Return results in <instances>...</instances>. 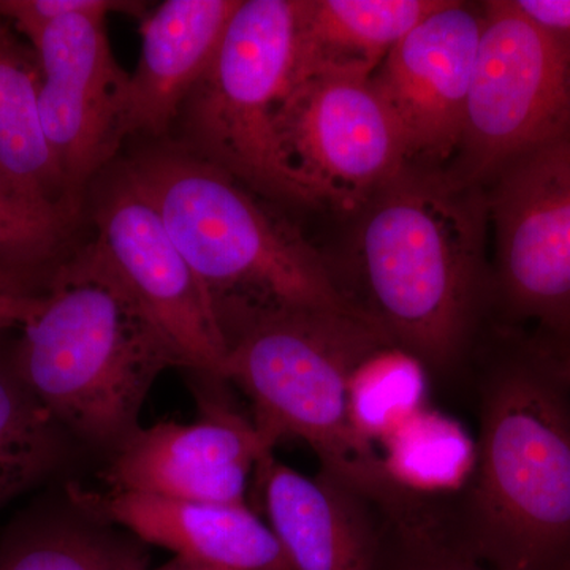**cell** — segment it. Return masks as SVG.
<instances>
[{
    "mask_svg": "<svg viewBox=\"0 0 570 570\" xmlns=\"http://www.w3.org/2000/svg\"><path fill=\"white\" fill-rule=\"evenodd\" d=\"M105 20L71 14L28 40L39 59L41 127L75 208L127 138L129 75L112 55Z\"/></svg>",
    "mask_w": 570,
    "mask_h": 570,
    "instance_id": "8fae6325",
    "label": "cell"
},
{
    "mask_svg": "<svg viewBox=\"0 0 570 570\" xmlns=\"http://www.w3.org/2000/svg\"><path fill=\"white\" fill-rule=\"evenodd\" d=\"M13 351L22 381L70 438L116 450L181 356L89 245L52 269L47 299Z\"/></svg>",
    "mask_w": 570,
    "mask_h": 570,
    "instance_id": "277c9868",
    "label": "cell"
},
{
    "mask_svg": "<svg viewBox=\"0 0 570 570\" xmlns=\"http://www.w3.org/2000/svg\"><path fill=\"white\" fill-rule=\"evenodd\" d=\"M71 505L105 527L214 570H294L275 532L247 504H214L70 485Z\"/></svg>",
    "mask_w": 570,
    "mask_h": 570,
    "instance_id": "9a60e30c",
    "label": "cell"
},
{
    "mask_svg": "<svg viewBox=\"0 0 570 570\" xmlns=\"http://www.w3.org/2000/svg\"><path fill=\"white\" fill-rule=\"evenodd\" d=\"M385 474L401 493L425 502L459 498L475 472L478 441L459 419L423 407L381 442Z\"/></svg>",
    "mask_w": 570,
    "mask_h": 570,
    "instance_id": "d6986e66",
    "label": "cell"
},
{
    "mask_svg": "<svg viewBox=\"0 0 570 570\" xmlns=\"http://www.w3.org/2000/svg\"><path fill=\"white\" fill-rule=\"evenodd\" d=\"M242 0H167L141 18V52L129 75L126 137H163L219 51Z\"/></svg>",
    "mask_w": 570,
    "mask_h": 570,
    "instance_id": "2e32d148",
    "label": "cell"
},
{
    "mask_svg": "<svg viewBox=\"0 0 570 570\" xmlns=\"http://www.w3.org/2000/svg\"><path fill=\"white\" fill-rule=\"evenodd\" d=\"M483 28L453 178L479 186L570 137V51L515 0L482 3Z\"/></svg>",
    "mask_w": 570,
    "mask_h": 570,
    "instance_id": "52a82bcc",
    "label": "cell"
},
{
    "mask_svg": "<svg viewBox=\"0 0 570 570\" xmlns=\"http://www.w3.org/2000/svg\"><path fill=\"white\" fill-rule=\"evenodd\" d=\"M445 0H296L292 81L321 70L373 75Z\"/></svg>",
    "mask_w": 570,
    "mask_h": 570,
    "instance_id": "ac0fdd59",
    "label": "cell"
},
{
    "mask_svg": "<svg viewBox=\"0 0 570 570\" xmlns=\"http://www.w3.org/2000/svg\"><path fill=\"white\" fill-rule=\"evenodd\" d=\"M69 434L0 355V509L48 478L67 453Z\"/></svg>",
    "mask_w": 570,
    "mask_h": 570,
    "instance_id": "ffe728a7",
    "label": "cell"
},
{
    "mask_svg": "<svg viewBox=\"0 0 570 570\" xmlns=\"http://www.w3.org/2000/svg\"><path fill=\"white\" fill-rule=\"evenodd\" d=\"M146 3L124 0H0V17L26 39H32L40 29L71 14L111 13L145 17Z\"/></svg>",
    "mask_w": 570,
    "mask_h": 570,
    "instance_id": "cb8c5ba5",
    "label": "cell"
},
{
    "mask_svg": "<svg viewBox=\"0 0 570 570\" xmlns=\"http://www.w3.org/2000/svg\"><path fill=\"white\" fill-rule=\"evenodd\" d=\"M487 198L497 235L493 306L509 326L570 337V137L499 171Z\"/></svg>",
    "mask_w": 570,
    "mask_h": 570,
    "instance_id": "9c48e42d",
    "label": "cell"
},
{
    "mask_svg": "<svg viewBox=\"0 0 570 570\" xmlns=\"http://www.w3.org/2000/svg\"><path fill=\"white\" fill-rule=\"evenodd\" d=\"M67 225L0 189V266L45 272L58 253Z\"/></svg>",
    "mask_w": 570,
    "mask_h": 570,
    "instance_id": "603a6c76",
    "label": "cell"
},
{
    "mask_svg": "<svg viewBox=\"0 0 570 570\" xmlns=\"http://www.w3.org/2000/svg\"><path fill=\"white\" fill-rule=\"evenodd\" d=\"M352 305L431 376L466 366L483 307L487 197L450 174L409 164L358 212Z\"/></svg>",
    "mask_w": 570,
    "mask_h": 570,
    "instance_id": "6da1fadb",
    "label": "cell"
},
{
    "mask_svg": "<svg viewBox=\"0 0 570 570\" xmlns=\"http://www.w3.org/2000/svg\"><path fill=\"white\" fill-rule=\"evenodd\" d=\"M268 453L253 417L216 406L193 423L138 428L112 450L104 480L110 490L246 504L247 480Z\"/></svg>",
    "mask_w": 570,
    "mask_h": 570,
    "instance_id": "4fadbf2b",
    "label": "cell"
},
{
    "mask_svg": "<svg viewBox=\"0 0 570 570\" xmlns=\"http://www.w3.org/2000/svg\"><path fill=\"white\" fill-rule=\"evenodd\" d=\"M540 343L546 347L547 354L550 355L551 362L557 367L561 377L570 385V337H553L539 335Z\"/></svg>",
    "mask_w": 570,
    "mask_h": 570,
    "instance_id": "83f0119b",
    "label": "cell"
},
{
    "mask_svg": "<svg viewBox=\"0 0 570 570\" xmlns=\"http://www.w3.org/2000/svg\"><path fill=\"white\" fill-rule=\"evenodd\" d=\"M254 478L292 569L381 570L389 524L365 494L322 469L302 474L273 453L258 461Z\"/></svg>",
    "mask_w": 570,
    "mask_h": 570,
    "instance_id": "5bb4252c",
    "label": "cell"
},
{
    "mask_svg": "<svg viewBox=\"0 0 570 570\" xmlns=\"http://www.w3.org/2000/svg\"><path fill=\"white\" fill-rule=\"evenodd\" d=\"M14 32L0 17V189L70 224L77 208L40 121L39 59Z\"/></svg>",
    "mask_w": 570,
    "mask_h": 570,
    "instance_id": "e0dca14e",
    "label": "cell"
},
{
    "mask_svg": "<svg viewBox=\"0 0 570 570\" xmlns=\"http://www.w3.org/2000/svg\"><path fill=\"white\" fill-rule=\"evenodd\" d=\"M475 381L478 464L449 542L502 570H570V385L538 335H502Z\"/></svg>",
    "mask_w": 570,
    "mask_h": 570,
    "instance_id": "7a4b0ae2",
    "label": "cell"
},
{
    "mask_svg": "<svg viewBox=\"0 0 570 570\" xmlns=\"http://www.w3.org/2000/svg\"><path fill=\"white\" fill-rule=\"evenodd\" d=\"M387 344L360 314L285 311L230 337L225 381L249 397L255 426L273 449L283 439H302L322 471L365 494L390 527L403 530L422 519L425 504L392 485L376 448L356 438L347 414L352 371Z\"/></svg>",
    "mask_w": 570,
    "mask_h": 570,
    "instance_id": "5b68a950",
    "label": "cell"
},
{
    "mask_svg": "<svg viewBox=\"0 0 570 570\" xmlns=\"http://www.w3.org/2000/svg\"><path fill=\"white\" fill-rule=\"evenodd\" d=\"M124 170L204 285L225 343L250 322L285 311L363 316L294 225L228 171L183 145L146 149Z\"/></svg>",
    "mask_w": 570,
    "mask_h": 570,
    "instance_id": "3957f363",
    "label": "cell"
},
{
    "mask_svg": "<svg viewBox=\"0 0 570 570\" xmlns=\"http://www.w3.org/2000/svg\"><path fill=\"white\" fill-rule=\"evenodd\" d=\"M295 32L296 0H242L178 119L184 148L255 194L316 206L288 167L276 130L294 71Z\"/></svg>",
    "mask_w": 570,
    "mask_h": 570,
    "instance_id": "8992f818",
    "label": "cell"
},
{
    "mask_svg": "<svg viewBox=\"0 0 570 570\" xmlns=\"http://www.w3.org/2000/svg\"><path fill=\"white\" fill-rule=\"evenodd\" d=\"M104 528L81 513L28 521L0 542V570H127L148 561L137 543Z\"/></svg>",
    "mask_w": 570,
    "mask_h": 570,
    "instance_id": "44dd1931",
    "label": "cell"
},
{
    "mask_svg": "<svg viewBox=\"0 0 570 570\" xmlns=\"http://www.w3.org/2000/svg\"><path fill=\"white\" fill-rule=\"evenodd\" d=\"M92 242L184 367L225 381L228 348L204 285L175 245L163 217L127 171H119L94 213Z\"/></svg>",
    "mask_w": 570,
    "mask_h": 570,
    "instance_id": "30bf717a",
    "label": "cell"
},
{
    "mask_svg": "<svg viewBox=\"0 0 570 570\" xmlns=\"http://www.w3.org/2000/svg\"><path fill=\"white\" fill-rule=\"evenodd\" d=\"M517 7L570 51V0H515Z\"/></svg>",
    "mask_w": 570,
    "mask_h": 570,
    "instance_id": "4316f807",
    "label": "cell"
},
{
    "mask_svg": "<svg viewBox=\"0 0 570 570\" xmlns=\"http://www.w3.org/2000/svg\"><path fill=\"white\" fill-rule=\"evenodd\" d=\"M276 130L288 167L316 206L358 213L411 164L371 75L321 70L292 81Z\"/></svg>",
    "mask_w": 570,
    "mask_h": 570,
    "instance_id": "ba28073f",
    "label": "cell"
},
{
    "mask_svg": "<svg viewBox=\"0 0 570 570\" xmlns=\"http://www.w3.org/2000/svg\"><path fill=\"white\" fill-rule=\"evenodd\" d=\"M482 28V7L445 0L371 75L411 164L431 167L459 153Z\"/></svg>",
    "mask_w": 570,
    "mask_h": 570,
    "instance_id": "7c38bea8",
    "label": "cell"
},
{
    "mask_svg": "<svg viewBox=\"0 0 570 570\" xmlns=\"http://www.w3.org/2000/svg\"><path fill=\"white\" fill-rule=\"evenodd\" d=\"M127 570H214L204 568V566L194 564V562H189L186 560H181V558H174V560L168 561L167 564L160 566V568L151 569L148 566V561L138 562V564L132 566V568Z\"/></svg>",
    "mask_w": 570,
    "mask_h": 570,
    "instance_id": "f1b7e54d",
    "label": "cell"
},
{
    "mask_svg": "<svg viewBox=\"0 0 570 570\" xmlns=\"http://www.w3.org/2000/svg\"><path fill=\"white\" fill-rule=\"evenodd\" d=\"M430 379L419 358L393 344L363 358L347 385L348 422L356 438L374 448L426 407Z\"/></svg>",
    "mask_w": 570,
    "mask_h": 570,
    "instance_id": "7402d4cb",
    "label": "cell"
},
{
    "mask_svg": "<svg viewBox=\"0 0 570 570\" xmlns=\"http://www.w3.org/2000/svg\"><path fill=\"white\" fill-rule=\"evenodd\" d=\"M41 273L0 266V333L22 328L43 307L51 275Z\"/></svg>",
    "mask_w": 570,
    "mask_h": 570,
    "instance_id": "484cf974",
    "label": "cell"
},
{
    "mask_svg": "<svg viewBox=\"0 0 570 570\" xmlns=\"http://www.w3.org/2000/svg\"><path fill=\"white\" fill-rule=\"evenodd\" d=\"M381 570H502L475 560L436 535H400L389 530Z\"/></svg>",
    "mask_w": 570,
    "mask_h": 570,
    "instance_id": "d4e9b609",
    "label": "cell"
}]
</instances>
